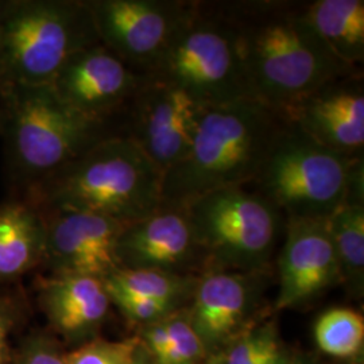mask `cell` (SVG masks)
<instances>
[{"instance_id": "1", "label": "cell", "mask_w": 364, "mask_h": 364, "mask_svg": "<svg viewBox=\"0 0 364 364\" xmlns=\"http://www.w3.org/2000/svg\"><path fill=\"white\" fill-rule=\"evenodd\" d=\"M234 28L252 99L284 114L321 85L350 75L309 26L305 1H218Z\"/></svg>"}, {"instance_id": "2", "label": "cell", "mask_w": 364, "mask_h": 364, "mask_svg": "<svg viewBox=\"0 0 364 364\" xmlns=\"http://www.w3.org/2000/svg\"><path fill=\"white\" fill-rule=\"evenodd\" d=\"M285 122L255 99L208 108L188 154L162 176L161 205L186 208L212 192L250 186Z\"/></svg>"}, {"instance_id": "3", "label": "cell", "mask_w": 364, "mask_h": 364, "mask_svg": "<svg viewBox=\"0 0 364 364\" xmlns=\"http://www.w3.org/2000/svg\"><path fill=\"white\" fill-rule=\"evenodd\" d=\"M115 135H123L119 126L78 114L50 85L0 91V136L14 195H25L66 164Z\"/></svg>"}, {"instance_id": "4", "label": "cell", "mask_w": 364, "mask_h": 364, "mask_svg": "<svg viewBox=\"0 0 364 364\" xmlns=\"http://www.w3.org/2000/svg\"><path fill=\"white\" fill-rule=\"evenodd\" d=\"M162 176L130 138L115 135L21 196L41 209L87 212L129 224L161 207Z\"/></svg>"}, {"instance_id": "5", "label": "cell", "mask_w": 364, "mask_h": 364, "mask_svg": "<svg viewBox=\"0 0 364 364\" xmlns=\"http://www.w3.org/2000/svg\"><path fill=\"white\" fill-rule=\"evenodd\" d=\"M96 43L87 0H4L0 91L50 85L73 54Z\"/></svg>"}, {"instance_id": "6", "label": "cell", "mask_w": 364, "mask_h": 364, "mask_svg": "<svg viewBox=\"0 0 364 364\" xmlns=\"http://www.w3.org/2000/svg\"><path fill=\"white\" fill-rule=\"evenodd\" d=\"M144 76L180 88L207 108L252 99L234 28L218 1H191L166 50Z\"/></svg>"}, {"instance_id": "7", "label": "cell", "mask_w": 364, "mask_h": 364, "mask_svg": "<svg viewBox=\"0 0 364 364\" xmlns=\"http://www.w3.org/2000/svg\"><path fill=\"white\" fill-rule=\"evenodd\" d=\"M362 156L336 153L287 120L251 183L252 191L284 219H326L343 204L352 168Z\"/></svg>"}, {"instance_id": "8", "label": "cell", "mask_w": 364, "mask_h": 364, "mask_svg": "<svg viewBox=\"0 0 364 364\" xmlns=\"http://www.w3.org/2000/svg\"><path fill=\"white\" fill-rule=\"evenodd\" d=\"M207 270H269L285 228L278 209L246 188H228L186 207Z\"/></svg>"}, {"instance_id": "9", "label": "cell", "mask_w": 364, "mask_h": 364, "mask_svg": "<svg viewBox=\"0 0 364 364\" xmlns=\"http://www.w3.org/2000/svg\"><path fill=\"white\" fill-rule=\"evenodd\" d=\"M102 45L147 75L189 11L185 0H87Z\"/></svg>"}, {"instance_id": "10", "label": "cell", "mask_w": 364, "mask_h": 364, "mask_svg": "<svg viewBox=\"0 0 364 364\" xmlns=\"http://www.w3.org/2000/svg\"><path fill=\"white\" fill-rule=\"evenodd\" d=\"M207 109L180 88L144 76L124 117L123 135L164 174L188 154Z\"/></svg>"}, {"instance_id": "11", "label": "cell", "mask_w": 364, "mask_h": 364, "mask_svg": "<svg viewBox=\"0 0 364 364\" xmlns=\"http://www.w3.org/2000/svg\"><path fill=\"white\" fill-rule=\"evenodd\" d=\"M267 275L269 270H207L197 277L186 311L209 356L260 321Z\"/></svg>"}, {"instance_id": "12", "label": "cell", "mask_w": 364, "mask_h": 364, "mask_svg": "<svg viewBox=\"0 0 364 364\" xmlns=\"http://www.w3.org/2000/svg\"><path fill=\"white\" fill-rule=\"evenodd\" d=\"M144 80V75L135 72L105 45L96 43L73 54L50 87L78 114L123 131L127 109Z\"/></svg>"}, {"instance_id": "13", "label": "cell", "mask_w": 364, "mask_h": 364, "mask_svg": "<svg viewBox=\"0 0 364 364\" xmlns=\"http://www.w3.org/2000/svg\"><path fill=\"white\" fill-rule=\"evenodd\" d=\"M41 210L46 224L41 269L48 273L82 274L102 279L120 269L117 240L126 223L87 212Z\"/></svg>"}, {"instance_id": "14", "label": "cell", "mask_w": 364, "mask_h": 364, "mask_svg": "<svg viewBox=\"0 0 364 364\" xmlns=\"http://www.w3.org/2000/svg\"><path fill=\"white\" fill-rule=\"evenodd\" d=\"M117 254L120 269L196 277L207 272V260L185 208L161 205L144 219L126 224Z\"/></svg>"}, {"instance_id": "15", "label": "cell", "mask_w": 364, "mask_h": 364, "mask_svg": "<svg viewBox=\"0 0 364 364\" xmlns=\"http://www.w3.org/2000/svg\"><path fill=\"white\" fill-rule=\"evenodd\" d=\"M284 234L275 312L306 305L341 285L326 219H285Z\"/></svg>"}, {"instance_id": "16", "label": "cell", "mask_w": 364, "mask_h": 364, "mask_svg": "<svg viewBox=\"0 0 364 364\" xmlns=\"http://www.w3.org/2000/svg\"><path fill=\"white\" fill-rule=\"evenodd\" d=\"M282 115L317 144L343 156H363V73L326 82Z\"/></svg>"}, {"instance_id": "17", "label": "cell", "mask_w": 364, "mask_h": 364, "mask_svg": "<svg viewBox=\"0 0 364 364\" xmlns=\"http://www.w3.org/2000/svg\"><path fill=\"white\" fill-rule=\"evenodd\" d=\"M39 311L53 335L78 347L99 338L112 309L105 281L82 274H39L34 279Z\"/></svg>"}, {"instance_id": "18", "label": "cell", "mask_w": 364, "mask_h": 364, "mask_svg": "<svg viewBox=\"0 0 364 364\" xmlns=\"http://www.w3.org/2000/svg\"><path fill=\"white\" fill-rule=\"evenodd\" d=\"M46 224L42 210L26 197L14 195L0 203V287L21 284L41 269Z\"/></svg>"}, {"instance_id": "19", "label": "cell", "mask_w": 364, "mask_h": 364, "mask_svg": "<svg viewBox=\"0 0 364 364\" xmlns=\"http://www.w3.org/2000/svg\"><path fill=\"white\" fill-rule=\"evenodd\" d=\"M305 18L316 36L338 63L362 72L364 63L363 0L305 1Z\"/></svg>"}, {"instance_id": "20", "label": "cell", "mask_w": 364, "mask_h": 364, "mask_svg": "<svg viewBox=\"0 0 364 364\" xmlns=\"http://www.w3.org/2000/svg\"><path fill=\"white\" fill-rule=\"evenodd\" d=\"M338 259L341 285L362 299L364 290V197L347 196L326 219Z\"/></svg>"}, {"instance_id": "21", "label": "cell", "mask_w": 364, "mask_h": 364, "mask_svg": "<svg viewBox=\"0 0 364 364\" xmlns=\"http://www.w3.org/2000/svg\"><path fill=\"white\" fill-rule=\"evenodd\" d=\"M103 281L109 297L149 299L181 309L188 306L192 299L197 277L159 270L117 269Z\"/></svg>"}, {"instance_id": "22", "label": "cell", "mask_w": 364, "mask_h": 364, "mask_svg": "<svg viewBox=\"0 0 364 364\" xmlns=\"http://www.w3.org/2000/svg\"><path fill=\"white\" fill-rule=\"evenodd\" d=\"M313 335L320 351L328 356L356 360L363 355V314L347 306L329 308L317 317Z\"/></svg>"}, {"instance_id": "23", "label": "cell", "mask_w": 364, "mask_h": 364, "mask_svg": "<svg viewBox=\"0 0 364 364\" xmlns=\"http://www.w3.org/2000/svg\"><path fill=\"white\" fill-rule=\"evenodd\" d=\"M221 355L224 364H287L291 352L287 351L272 318L251 326Z\"/></svg>"}, {"instance_id": "24", "label": "cell", "mask_w": 364, "mask_h": 364, "mask_svg": "<svg viewBox=\"0 0 364 364\" xmlns=\"http://www.w3.org/2000/svg\"><path fill=\"white\" fill-rule=\"evenodd\" d=\"M31 314V299L21 284L0 287V364H13L14 335L25 329Z\"/></svg>"}, {"instance_id": "25", "label": "cell", "mask_w": 364, "mask_h": 364, "mask_svg": "<svg viewBox=\"0 0 364 364\" xmlns=\"http://www.w3.org/2000/svg\"><path fill=\"white\" fill-rule=\"evenodd\" d=\"M169 344L154 364H203L209 358L203 341L189 321L186 306L166 316Z\"/></svg>"}, {"instance_id": "26", "label": "cell", "mask_w": 364, "mask_h": 364, "mask_svg": "<svg viewBox=\"0 0 364 364\" xmlns=\"http://www.w3.org/2000/svg\"><path fill=\"white\" fill-rule=\"evenodd\" d=\"M139 346L135 336L123 340L96 338L66 353V364H130Z\"/></svg>"}, {"instance_id": "27", "label": "cell", "mask_w": 364, "mask_h": 364, "mask_svg": "<svg viewBox=\"0 0 364 364\" xmlns=\"http://www.w3.org/2000/svg\"><path fill=\"white\" fill-rule=\"evenodd\" d=\"M66 353L50 331L33 329L15 346L13 364H66Z\"/></svg>"}, {"instance_id": "28", "label": "cell", "mask_w": 364, "mask_h": 364, "mask_svg": "<svg viewBox=\"0 0 364 364\" xmlns=\"http://www.w3.org/2000/svg\"><path fill=\"white\" fill-rule=\"evenodd\" d=\"M287 364H323L320 363L316 358H313L311 355H305V353H299V352H291L289 362Z\"/></svg>"}, {"instance_id": "29", "label": "cell", "mask_w": 364, "mask_h": 364, "mask_svg": "<svg viewBox=\"0 0 364 364\" xmlns=\"http://www.w3.org/2000/svg\"><path fill=\"white\" fill-rule=\"evenodd\" d=\"M130 364H154L151 358L149 356V353L141 346V341H139V346L136 347V350L134 352V356L131 359Z\"/></svg>"}, {"instance_id": "30", "label": "cell", "mask_w": 364, "mask_h": 364, "mask_svg": "<svg viewBox=\"0 0 364 364\" xmlns=\"http://www.w3.org/2000/svg\"><path fill=\"white\" fill-rule=\"evenodd\" d=\"M203 364H224L223 360V355L218 353V355H210L208 359Z\"/></svg>"}, {"instance_id": "31", "label": "cell", "mask_w": 364, "mask_h": 364, "mask_svg": "<svg viewBox=\"0 0 364 364\" xmlns=\"http://www.w3.org/2000/svg\"><path fill=\"white\" fill-rule=\"evenodd\" d=\"M344 364H363L362 363V360L359 362V359H356V360H350V363H344Z\"/></svg>"}, {"instance_id": "32", "label": "cell", "mask_w": 364, "mask_h": 364, "mask_svg": "<svg viewBox=\"0 0 364 364\" xmlns=\"http://www.w3.org/2000/svg\"><path fill=\"white\" fill-rule=\"evenodd\" d=\"M3 4H4V0H0V15H1V10H3Z\"/></svg>"}]
</instances>
